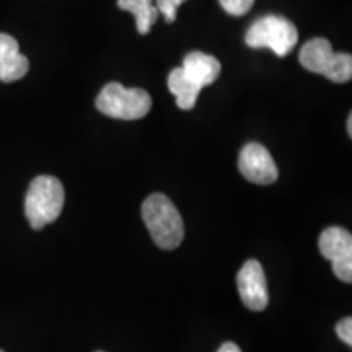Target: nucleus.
I'll return each mask as SVG.
<instances>
[{
	"label": "nucleus",
	"mask_w": 352,
	"mask_h": 352,
	"mask_svg": "<svg viewBox=\"0 0 352 352\" xmlns=\"http://www.w3.org/2000/svg\"><path fill=\"white\" fill-rule=\"evenodd\" d=\"M217 352H241V349L235 342H223Z\"/></svg>",
	"instance_id": "nucleus-16"
},
{
	"label": "nucleus",
	"mask_w": 352,
	"mask_h": 352,
	"mask_svg": "<svg viewBox=\"0 0 352 352\" xmlns=\"http://www.w3.org/2000/svg\"><path fill=\"white\" fill-rule=\"evenodd\" d=\"M223 10L233 16H241L252 10L254 0H219Z\"/></svg>",
	"instance_id": "nucleus-13"
},
{
	"label": "nucleus",
	"mask_w": 352,
	"mask_h": 352,
	"mask_svg": "<svg viewBox=\"0 0 352 352\" xmlns=\"http://www.w3.org/2000/svg\"><path fill=\"white\" fill-rule=\"evenodd\" d=\"M320 253L328 261L341 263L352 259V235L342 227H328L320 235L318 240Z\"/></svg>",
	"instance_id": "nucleus-9"
},
{
	"label": "nucleus",
	"mask_w": 352,
	"mask_h": 352,
	"mask_svg": "<svg viewBox=\"0 0 352 352\" xmlns=\"http://www.w3.org/2000/svg\"><path fill=\"white\" fill-rule=\"evenodd\" d=\"M302 67L320 74L334 83H344L352 78V56L334 52L331 43L324 38L310 39L298 54Z\"/></svg>",
	"instance_id": "nucleus-4"
},
{
	"label": "nucleus",
	"mask_w": 352,
	"mask_h": 352,
	"mask_svg": "<svg viewBox=\"0 0 352 352\" xmlns=\"http://www.w3.org/2000/svg\"><path fill=\"white\" fill-rule=\"evenodd\" d=\"M347 134L352 135V116L347 118Z\"/></svg>",
	"instance_id": "nucleus-17"
},
{
	"label": "nucleus",
	"mask_w": 352,
	"mask_h": 352,
	"mask_svg": "<svg viewBox=\"0 0 352 352\" xmlns=\"http://www.w3.org/2000/svg\"><path fill=\"white\" fill-rule=\"evenodd\" d=\"M336 333L342 342H346L347 346L352 344V318L351 316L342 318L340 323L336 324Z\"/></svg>",
	"instance_id": "nucleus-15"
},
{
	"label": "nucleus",
	"mask_w": 352,
	"mask_h": 352,
	"mask_svg": "<svg viewBox=\"0 0 352 352\" xmlns=\"http://www.w3.org/2000/svg\"><path fill=\"white\" fill-rule=\"evenodd\" d=\"M182 67L184 72H186V76L201 88L208 87L210 83L217 80V77L220 76V70H222L217 57L204 54V52L201 51L189 52V54L184 57Z\"/></svg>",
	"instance_id": "nucleus-10"
},
{
	"label": "nucleus",
	"mask_w": 352,
	"mask_h": 352,
	"mask_svg": "<svg viewBox=\"0 0 352 352\" xmlns=\"http://www.w3.org/2000/svg\"><path fill=\"white\" fill-rule=\"evenodd\" d=\"M64 186L50 175L36 176L30 184L25 199V214L34 230H41L59 217L64 208Z\"/></svg>",
	"instance_id": "nucleus-2"
},
{
	"label": "nucleus",
	"mask_w": 352,
	"mask_h": 352,
	"mask_svg": "<svg viewBox=\"0 0 352 352\" xmlns=\"http://www.w3.org/2000/svg\"><path fill=\"white\" fill-rule=\"evenodd\" d=\"M236 287L241 302L246 308L253 311H263L270 303V292H267L266 274L261 263L256 259H248L236 276Z\"/></svg>",
	"instance_id": "nucleus-7"
},
{
	"label": "nucleus",
	"mask_w": 352,
	"mask_h": 352,
	"mask_svg": "<svg viewBox=\"0 0 352 352\" xmlns=\"http://www.w3.org/2000/svg\"><path fill=\"white\" fill-rule=\"evenodd\" d=\"M96 109L114 120H142L152 109V98L144 88H126L118 82L108 83L96 98Z\"/></svg>",
	"instance_id": "nucleus-3"
},
{
	"label": "nucleus",
	"mask_w": 352,
	"mask_h": 352,
	"mask_svg": "<svg viewBox=\"0 0 352 352\" xmlns=\"http://www.w3.org/2000/svg\"><path fill=\"white\" fill-rule=\"evenodd\" d=\"M30 69L28 59L20 52L16 39L0 33V82H16L26 76Z\"/></svg>",
	"instance_id": "nucleus-8"
},
{
	"label": "nucleus",
	"mask_w": 352,
	"mask_h": 352,
	"mask_svg": "<svg viewBox=\"0 0 352 352\" xmlns=\"http://www.w3.org/2000/svg\"><path fill=\"white\" fill-rule=\"evenodd\" d=\"M118 7L134 15L135 28L140 34L151 33L153 23L160 15L153 6V0H118Z\"/></svg>",
	"instance_id": "nucleus-12"
},
{
	"label": "nucleus",
	"mask_w": 352,
	"mask_h": 352,
	"mask_svg": "<svg viewBox=\"0 0 352 352\" xmlns=\"http://www.w3.org/2000/svg\"><path fill=\"white\" fill-rule=\"evenodd\" d=\"M184 2H186V0H157L155 7L158 13L164 15L166 23H173L176 20V13H178L179 6Z\"/></svg>",
	"instance_id": "nucleus-14"
},
{
	"label": "nucleus",
	"mask_w": 352,
	"mask_h": 352,
	"mask_svg": "<svg viewBox=\"0 0 352 352\" xmlns=\"http://www.w3.org/2000/svg\"><path fill=\"white\" fill-rule=\"evenodd\" d=\"M298 32L292 21L279 15H266L254 21L246 32L245 43L253 50L274 51L276 56L284 57L296 47Z\"/></svg>",
	"instance_id": "nucleus-5"
},
{
	"label": "nucleus",
	"mask_w": 352,
	"mask_h": 352,
	"mask_svg": "<svg viewBox=\"0 0 352 352\" xmlns=\"http://www.w3.org/2000/svg\"><path fill=\"white\" fill-rule=\"evenodd\" d=\"M168 90L176 96V104H178V108L184 109V111H189V109L196 107L197 96H199L202 88L199 85H196V83L186 76L183 67H178L170 72Z\"/></svg>",
	"instance_id": "nucleus-11"
},
{
	"label": "nucleus",
	"mask_w": 352,
	"mask_h": 352,
	"mask_svg": "<svg viewBox=\"0 0 352 352\" xmlns=\"http://www.w3.org/2000/svg\"><path fill=\"white\" fill-rule=\"evenodd\" d=\"M240 173L254 184H272L279 176V170L270 151L258 142H250L241 148L239 157Z\"/></svg>",
	"instance_id": "nucleus-6"
},
{
	"label": "nucleus",
	"mask_w": 352,
	"mask_h": 352,
	"mask_svg": "<svg viewBox=\"0 0 352 352\" xmlns=\"http://www.w3.org/2000/svg\"><path fill=\"white\" fill-rule=\"evenodd\" d=\"M142 219L158 248L175 250L182 245L184 223L170 197L160 192L148 196L142 204Z\"/></svg>",
	"instance_id": "nucleus-1"
},
{
	"label": "nucleus",
	"mask_w": 352,
	"mask_h": 352,
	"mask_svg": "<svg viewBox=\"0 0 352 352\" xmlns=\"http://www.w3.org/2000/svg\"><path fill=\"white\" fill-rule=\"evenodd\" d=\"M0 352H3V351H0Z\"/></svg>",
	"instance_id": "nucleus-18"
}]
</instances>
